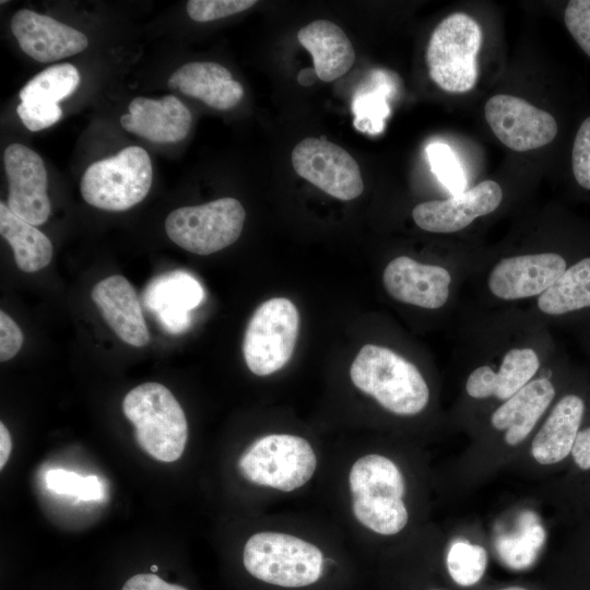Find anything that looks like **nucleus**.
I'll list each match as a JSON object with an SVG mask.
<instances>
[{"mask_svg": "<svg viewBox=\"0 0 590 590\" xmlns=\"http://www.w3.org/2000/svg\"><path fill=\"white\" fill-rule=\"evenodd\" d=\"M503 200V190L494 180H484L473 188L446 200H430L414 206L415 224L432 233H455L475 219L494 212Z\"/></svg>", "mask_w": 590, "mask_h": 590, "instance_id": "obj_13", "label": "nucleus"}, {"mask_svg": "<svg viewBox=\"0 0 590 590\" xmlns=\"http://www.w3.org/2000/svg\"><path fill=\"white\" fill-rule=\"evenodd\" d=\"M349 484L354 516L363 526L382 535L397 534L406 526L404 477L392 460L377 453L359 458Z\"/></svg>", "mask_w": 590, "mask_h": 590, "instance_id": "obj_2", "label": "nucleus"}, {"mask_svg": "<svg viewBox=\"0 0 590 590\" xmlns=\"http://www.w3.org/2000/svg\"><path fill=\"white\" fill-rule=\"evenodd\" d=\"M314 76H317L315 69H305L299 72L298 82L302 85H309L314 81Z\"/></svg>", "mask_w": 590, "mask_h": 590, "instance_id": "obj_41", "label": "nucleus"}, {"mask_svg": "<svg viewBox=\"0 0 590 590\" xmlns=\"http://www.w3.org/2000/svg\"><path fill=\"white\" fill-rule=\"evenodd\" d=\"M9 184L7 205L32 225L44 224L50 214L47 170L42 157L21 143L10 144L3 154Z\"/></svg>", "mask_w": 590, "mask_h": 590, "instance_id": "obj_12", "label": "nucleus"}, {"mask_svg": "<svg viewBox=\"0 0 590 590\" xmlns=\"http://www.w3.org/2000/svg\"><path fill=\"white\" fill-rule=\"evenodd\" d=\"M143 304L168 333L185 332L190 311L204 299V291L190 273L175 270L153 279L143 292Z\"/></svg>", "mask_w": 590, "mask_h": 590, "instance_id": "obj_17", "label": "nucleus"}, {"mask_svg": "<svg viewBox=\"0 0 590 590\" xmlns=\"http://www.w3.org/2000/svg\"><path fill=\"white\" fill-rule=\"evenodd\" d=\"M297 39L310 52L317 78L321 81H334L354 64L353 45L344 31L333 22L312 21L298 31Z\"/></svg>", "mask_w": 590, "mask_h": 590, "instance_id": "obj_23", "label": "nucleus"}, {"mask_svg": "<svg viewBox=\"0 0 590 590\" xmlns=\"http://www.w3.org/2000/svg\"><path fill=\"white\" fill-rule=\"evenodd\" d=\"M484 114L497 139L516 152L544 146L554 140L558 131L557 122L550 113L508 94L488 98Z\"/></svg>", "mask_w": 590, "mask_h": 590, "instance_id": "obj_11", "label": "nucleus"}, {"mask_svg": "<svg viewBox=\"0 0 590 590\" xmlns=\"http://www.w3.org/2000/svg\"><path fill=\"white\" fill-rule=\"evenodd\" d=\"M92 298L113 331L126 343L141 347L150 340L142 307L135 290L121 275H111L98 282Z\"/></svg>", "mask_w": 590, "mask_h": 590, "instance_id": "obj_19", "label": "nucleus"}, {"mask_svg": "<svg viewBox=\"0 0 590 590\" xmlns=\"http://www.w3.org/2000/svg\"><path fill=\"white\" fill-rule=\"evenodd\" d=\"M168 86L220 110L235 107L244 96L241 84L216 62L186 63L172 74Z\"/></svg>", "mask_w": 590, "mask_h": 590, "instance_id": "obj_21", "label": "nucleus"}, {"mask_svg": "<svg viewBox=\"0 0 590 590\" xmlns=\"http://www.w3.org/2000/svg\"><path fill=\"white\" fill-rule=\"evenodd\" d=\"M246 212L231 197L172 211L165 220L167 236L197 255H210L234 244L240 236Z\"/></svg>", "mask_w": 590, "mask_h": 590, "instance_id": "obj_8", "label": "nucleus"}, {"mask_svg": "<svg viewBox=\"0 0 590 590\" xmlns=\"http://www.w3.org/2000/svg\"><path fill=\"white\" fill-rule=\"evenodd\" d=\"M23 333L13 319L0 312V361L12 358L21 349Z\"/></svg>", "mask_w": 590, "mask_h": 590, "instance_id": "obj_37", "label": "nucleus"}, {"mask_svg": "<svg viewBox=\"0 0 590 590\" xmlns=\"http://www.w3.org/2000/svg\"><path fill=\"white\" fill-rule=\"evenodd\" d=\"M545 541V531L539 517L530 510L518 518L515 531L496 539L499 558L512 569H524L538 558Z\"/></svg>", "mask_w": 590, "mask_h": 590, "instance_id": "obj_27", "label": "nucleus"}, {"mask_svg": "<svg viewBox=\"0 0 590 590\" xmlns=\"http://www.w3.org/2000/svg\"><path fill=\"white\" fill-rule=\"evenodd\" d=\"M565 25L579 47L590 57V0H571L564 13Z\"/></svg>", "mask_w": 590, "mask_h": 590, "instance_id": "obj_34", "label": "nucleus"}, {"mask_svg": "<svg viewBox=\"0 0 590 590\" xmlns=\"http://www.w3.org/2000/svg\"><path fill=\"white\" fill-rule=\"evenodd\" d=\"M121 590H188L187 588L166 582L154 574H138L129 578Z\"/></svg>", "mask_w": 590, "mask_h": 590, "instance_id": "obj_38", "label": "nucleus"}, {"mask_svg": "<svg viewBox=\"0 0 590 590\" xmlns=\"http://www.w3.org/2000/svg\"><path fill=\"white\" fill-rule=\"evenodd\" d=\"M156 569H157V567H156V566H152V570H154V571H155Z\"/></svg>", "mask_w": 590, "mask_h": 590, "instance_id": "obj_43", "label": "nucleus"}, {"mask_svg": "<svg viewBox=\"0 0 590 590\" xmlns=\"http://www.w3.org/2000/svg\"><path fill=\"white\" fill-rule=\"evenodd\" d=\"M565 259L555 252L503 258L489 272L488 288L502 299H521L544 293L566 270Z\"/></svg>", "mask_w": 590, "mask_h": 590, "instance_id": "obj_14", "label": "nucleus"}, {"mask_svg": "<svg viewBox=\"0 0 590 590\" xmlns=\"http://www.w3.org/2000/svg\"><path fill=\"white\" fill-rule=\"evenodd\" d=\"M257 3L255 0H190L186 9L197 22H209L245 11Z\"/></svg>", "mask_w": 590, "mask_h": 590, "instance_id": "obj_33", "label": "nucleus"}, {"mask_svg": "<svg viewBox=\"0 0 590 590\" xmlns=\"http://www.w3.org/2000/svg\"><path fill=\"white\" fill-rule=\"evenodd\" d=\"M382 282L389 295L399 302L438 309L449 297L451 275L444 267L401 256L387 264Z\"/></svg>", "mask_w": 590, "mask_h": 590, "instance_id": "obj_16", "label": "nucleus"}, {"mask_svg": "<svg viewBox=\"0 0 590 590\" xmlns=\"http://www.w3.org/2000/svg\"><path fill=\"white\" fill-rule=\"evenodd\" d=\"M16 113L31 131H39L56 123L62 116L58 104L24 103L21 102Z\"/></svg>", "mask_w": 590, "mask_h": 590, "instance_id": "obj_36", "label": "nucleus"}, {"mask_svg": "<svg viewBox=\"0 0 590 590\" xmlns=\"http://www.w3.org/2000/svg\"><path fill=\"white\" fill-rule=\"evenodd\" d=\"M539 309L552 316L590 307V257L560 274L538 298Z\"/></svg>", "mask_w": 590, "mask_h": 590, "instance_id": "obj_26", "label": "nucleus"}, {"mask_svg": "<svg viewBox=\"0 0 590 590\" xmlns=\"http://www.w3.org/2000/svg\"><path fill=\"white\" fill-rule=\"evenodd\" d=\"M432 172L452 196L465 191L467 177L452 149L442 142H433L426 148Z\"/></svg>", "mask_w": 590, "mask_h": 590, "instance_id": "obj_30", "label": "nucleus"}, {"mask_svg": "<svg viewBox=\"0 0 590 590\" xmlns=\"http://www.w3.org/2000/svg\"><path fill=\"white\" fill-rule=\"evenodd\" d=\"M317 457L303 437L271 434L253 441L240 456V474L251 483L282 492L306 484L315 473Z\"/></svg>", "mask_w": 590, "mask_h": 590, "instance_id": "obj_7", "label": "nucleus"}, {"mask_svg": "<svg viewBox=\"0 0 590 590\" xmlns=\"http://www.w3.org/2000/svg\"><path fill=\"white\" fill-rule=\"evenodd\" d=\"M12 450L11 435L4 424L0 423V469L7 463Z\"/></svg>", "mask_w": 590, "mask_h": 590, "instance_id": "obj_40", "label": "nucleus"}, {"mask_svg": "<svg viewBox=\"0 0 590 590\" xmlns=\"http://www.w3.org/2000/svg\"><path fill=\"white\" fill-rule=\"evenodd\" d=\"M353 111L354 125L358 130L378 133L384 128L389 107L384 94L378 90L358 94L353 102Z\"/></svg>", "mask_w": 590, "mask_h": 590, "instance_id": "obj_32", "label": "nucleus"}, {"mask_svg": "<svg viewBox=\"0 0 590 590\" xmlns=\"http://www.w3.org/2000/svg\"><path fill=\"white\" fill-rule=\"evenodd\" d=\"M433 590H438V589H433Z\"/></svg>", "mask_w": 590, "mask_h": 590, "instance_id": "obj_44", "label": "nucleus"}, {"mask_svg": "<svg viewBox=\"0 0 590 590\" xmlns=\"http://www.w3.org/2000/svg\"><path fill=\"white\" fill-rule=\"evenodd\" d=\"M571 166L576 181L590 190V117L582 121L576 133Z\"/></svg>", "mask_w": 590, "mask_h": 590, "instance_id": "obj_35", "label": "nucleus"}, {"mask_svg": "<svg viewBox=\"0 0 590 590\" xmlns=\"http://www.w3.org/2000/svg\"><path fill=\"white\" fill-rule=\"evenodd\" d=\"M498 590H528L523 587H519V586H510V587H506V588H502V589H498Z\"/></svg>", "mask_w": 590, "mask_h": 590, "instance_id": "obj_42", "label": "nucleus"}, {"mask_svg": "<svg viewBox=\"0 0 590 590\" xmlns=\"http://www.w3.org/2000/svg\"><path fill=\"white\" fill-rule=\"evenodd\" d=\"M446 564L448 573L456 583L470 587L482 579L487 566V553L479 544L458 540L451 544Z\"/></svg>", "mask_w": 590, "mask_h": 590, "instance_id": "obj_29", "label": "nucleus"}, {"mask_svg": "<svg viewBox=\"0 0 590 590\" xmlns=\"http://www.w3.org/2000/svg\"><path fill=\"white\" fill-rule=\"evenodd\" d=\"M46 485L54 493L76 496L82 500L103 497V485L96 475L82 476L72 471L52 469L46 473Z\"/></svg>", "mask_w": 590, "mask_h": 590, "instance_id": "obj_31", "label": "nucleus"}, {"mask_svg": "<svg viewBox=\"0 0 590 590\" xmlns=\"http://www.w3.org/2000/svg\"><path fill=\"white\" fill-rule=\"evenodd\" d=\"M350 376L355 387L394 414H417L429 400V389L416 366L385 346L364 345Z\"/></svg>", "mask_w": 590, "mask_h": 590, "instance_id": "obj_1", "label": "nucleus"}, {"mask_svg": "<svg viewBox=\"0 0 590 590\" xmlns=\"http://www.w3.org/2000/svg\"><path fill=\"white\" fill-rule=\"evenodd\" d=\"M539 366L534 350L511 349L505 353L497 371L487 365L475 368L467 379L465 390L475 399L495 397L506 401L530 382Z\"/></svg>", "mask_w": 590, "mask_h": 590, "instance_id": "obj_20", "label": "nucleus"}, {"mask_svg": "<svg viewBox=\"0 0 590 590\" xmlns=\"http://www.w3.org/2000/svg\"><path fill=\"white\" fill-rule=\"evenodd\" d=\"M128 109L129 113L120 117L123 129L152 142H179L189 133L191 113L174 95L158 99L135 97Z\"/></svg>", "mask_w": 590, "mask_h": 590, "instance_id": "obj_18", "label": "nucleus"}, {"mask_svg": "<svg viewBox=\"0 0 590 590\" xmlns=\"http://www.w3.org/2000/svg\"><path fill=\"white\" fill-rule=\"evenodd\" d=\"M11 31L20 48L39 62H51L83 51L87 37L48 15L22 9L11 20Z\"/></svg>", "mask_w": 590, "mask_h": 590, "instance_id": "obj_15", "label": "nucleus"}, {"mask_svg": "<svg viewBox=\"0 0 590 590\" xmlns=\"http://www.w3.org/2000/svg\"><path fill=\"white\" fill-rule=\"evenodd\" d=\"M554 397L555 388L548 379L532 380L494 411L491 423L506 430L505 441L516 446L528 437Z\"/></svg>", "mask_w": 590, "mask_h": 590, "instance_id": "obj_22", "label": "nucleus"}, {"mask_svg": "<svg viewBox=\"0 0 590 590\" xmlns=\"http://www.w3.org/2000/svg\"><path fill=\"white\" fill-rule=\"evenodd\" d=\"M122 411L134 425L135 439L149 456L162 462L178 460L188 439L180 404L162 384L144 382L130 390Z\"/></svg>", "mask_w": 590, "mask_h": 590, "instance_id": "obj_3", "label": "nucleus"}, {"mask_svg": "<svg viewBox=\"0 0 590 590\" xmlns=\"http://www.w3.org/2000/svg\"><path fill=\"white\" fill-rule=\"evenodd\" d=\"M585 404L576 394L564 396L535 435L531 453L540 464H554L571 453Z\"/></svg>", "mask_w": 590, "mask_h": 590, "instance_id": "obj_24", "label": "nucleus"}, {"mask_svg": "<svg viewBox=\"0 0 590 590\" xmlns=\"http://www.w3.org/2000/svg\"><path fill=\"white\" fill-rule=\"evenodd\" d=\"M243 563L251 576L263 582L299 588L319 580L323 556L316 545L294 535L259 532L246 542Z\"/></svg>", "mask_w": 590, "mask_h": 590, "instance_id": "obj_4", "label": "nucleus"}, {"mask_svg": "<svg viewBox=\"0 0 590 590\" xmlns=\"http://www.w3.org/2000/svg\"><path fill=\"white\" fill-rule=\"evenodd\" d=\"M482 45L480 24L470 15L456 12L433 31L426 63L430 79L448 93H467L477 81V55Z\"/></svg>", "mask_w": 590, "mask_h": 590, "instance_id": "obj_5", "label": "nucleus"}, {"mask_svg": "<svg viewBox=\"0 0 590 590\" xmlns=\"http://www.w3.org/2000/svg\"><path fill=\"white\" fill-rule=\"evenodd\" d=\"M299 326L296 306L287 298L262 303L251 316L243 342L245 362L258 376L280 370L291 358Z\"/></svg>", "mask_w": 590, "mask_h": 590, "instance_id": "obj_9", "label": "nucleus"}, {"mask_svg": "<svg viewBox=\"0 0 590 590\" xmlns=\"http://www.w3.org/2000/svg\"><path fill=\"white\" fill-rule=\"evenodd\" d=\"M0 234L11 245L16 266L24 272H36L48 266L52 245L34 225L15 215L0 202Z\"/></svg>", "mask_w": 590, "mask_h": 590, "instance_id": "obj_25", "label": "nucleus"}, {"mask_svg": "<svg viewBox=\"0 0 590 590\" xmlns=\"http://www.w3.org/2000/svg\"><path fill=\"white\" fill-rule=\"evenodd\" d=\"M80 83L78 69L71 63L46 68L31 79L20 91L21 102L58 104L71 95Z\"/></svg>", "mask_w": 590, "mask_h": 590, "instance_id": "obj_28", "label": "nucleus"}, {"mask_svg": "<svg viewBox=\"0 0 590 590\" xmlns=\"http://www.w3.org/2000/svg\"><path fill=\"white\" fill-rule=\"evenodd\" d=\"M291 158L297 175L333 198L349 201L364 190L357 162L333 142L306 138L294 148Z\"/></svg>", "mask_w": 590, "mask_h": 590, "instance_id": "obj_10", "label": "nucleus"}, {"mask_svg": "<svg viewBox=\"0 0 590 590\" xmlns=\"http://www.w3.org/2000/svg\"><path fill=\"white\" fill-rule=\"evenodd\" d=\"M152 179L148 152L131 145L91 164L82 176L80 190L83 199L95 208L125 211L148 196Z\"/></svg>", "mask_w": 590, "mask_h": 590, "instance_id": "obj_6", "label": "nucleus"}, {"mask_svg": "<svg viewBox=\"0 0 590 590\" xmlns=\"http://www.w3.org/2000/svg\"><path fill=\"white\" fill-rule=\"evenodd\" d=\"M571 456L581 470L590 469V427L578 432Z\"/></svg>", "mask_w": 590, "mask_h": 590, "instance_id": "obj_39", "label": "nucleus"}]
</instances>
